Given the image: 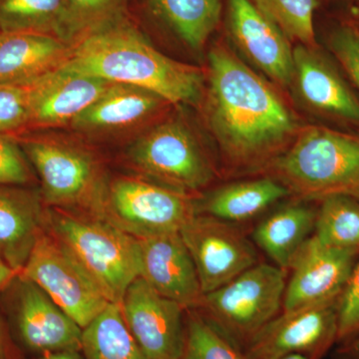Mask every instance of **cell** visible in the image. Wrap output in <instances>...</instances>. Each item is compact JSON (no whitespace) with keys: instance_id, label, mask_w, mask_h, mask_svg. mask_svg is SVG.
Masks as SVG:
<instances>
[{"instance_id":"1","label":"cell","mask_w":359,"mask_h":359,"mask_svg":"<svg viewBox=\"0 0 359 359\" xmlns=\"http://www.w3.org/2000/svg\"><path fill=\"white\" fill-rule=\"evenodd\" d=\"M205 118L228 169L266 170L297 133V120L269 82L223 44L209 53Z\"/></svg>"},{"instance_id":"2","label":"cell","mask_w":359,"mask_h":359,"mask_svg":"<svg viewBox=\"0 0 359 359\" xmlns=\"http://www.w3.org/2000/svg\"><path fill=\"white\" fill-rule=\"evenodd\" d=\"M63 66L149 90L168 103L196 104L204 93L203 71L156 49L127 16L71 45L69 58Z\"/></svg>"},{"instance_id":"3","label":"cell","mask_w":359,"mask_h":359,"mask_svg":"<svg viewBox=\"0 0 359 359\" xmlns=\"http://www.w3.org/2000/svg\"><path fill=\"white\" fill-rule=\"evenodd\" d=\"M290 195L304 202L359 194V136L325 126L297 132L266 169Z\"/></svg>"},{"instance_id":"4","label":"cell","mask_w":359,"mask_h":359,"mask_svg":"<svg viewBox=\"0 0 359 359\" xmlns=\"http://www.w3.org/2000/svg\"><path fill=\"white\" fill-rule=\"evenodd\" d=\"M46 229L76 257L108 302L120 304L140 276L138 238L105 219L48 207Z\"/></svg>"},{"instance_id":"5","label":"cell","mask_w":359,"mask_h":359,"mask_svg":"<svg viewBox=\"0 0 359 359\" xmlns=\"http://www.w3.org/2000/svg\"><path fill=\"white\" fill-rule=\"evenodd\" d=\"M18 140L39 175L45 205L100 218L108 182L91 153L73 142L50 136Z\"/></svg>"},{"instance_id":"6","label":"cell","mask_w":359,"mask_h":359,"mask_svg":"<svg viewBox=\"0 0 359 359\" xmlns=\"http://www.w3.org/2000/svg\"><path fill=\"white\" fill-rule=\"evenodd\" d=\"M287 271L259 263L203 295L198 311L241 351L283 311Z\"/></svg>"},{"instance_id":"7","label":"cell","mask_w":359,"mask_h":359,"mask_svg":"<svg viewBox=\"0 0 359 359\" xmlns=\"http://www.w3.org/2000/svg\"><path fill=\"white\" fill-rule=\"evenodd\" d=\"M190 194L151 180L120 177L108 182L101 219L136 238L179 233L195 216Z\"/></svg>"},{"instance_id":"8","label":"cell","mask_w":359,"mask_h":359,"mask_svg":"<svg viewBox=\"0 0 359 359\" xmlns=\"http://www.w3.org/2000/svg\"><path fill=\"white\" fill-rule=\"evenodd\" d=\"M130 162L149 180L190 194L210 185L216 168L182 120H168L138 139L128 152Z\"/></svg>"},{"instance_id":"9","label":"cell","mask_w":359,"mask_h":359,"mask_svg":"<svg viewBox=\"0 0 359 359\" xmlns=\"http://www.w3.org/2000/svg\"><path fill=\"white\" fill-rule=\"evenodd\" d=\"M83 330L109 302L66 245L47 229L20 271Z\"/></svg>"},{"instance_id":"10","label":"cell","mask_w":359,"mask_h":359,"mask_svg":"<svg viewBox=\"0 0 359 359\" xmlns=\"http://www.w3.org/2000/svg\"><path fill=\"white\" fill-rule=\"evenodd\" d=\"M179 233L192 257L203 294L261 263L256 245L238 224L196 214Z\"/></svg>"},{"instance_id":"11","label":"cell","mask_w":359,"mask_h":359,"mask_svg":"<svg viewBox=\"0 0 359 359\" xmlns=\"http://www.w3.org/2000/svg\"><path fill=\"white\" fill-rule=\"evenodd\" d=\"M337 301L282 311L245 347V358L276 359L292 354L325 358L337 344Z\"/></svg>"},{"instance_id":"12","label":"cell","mask_w":359,"mask_h":359,"mask_svg":"<svg viewBox=\"0 0 359 359\" xmlns=\"http://www.w3.org/2000/svg\"><path fill=\"white\" fill-rule=\"evenodd\" d=\"M120 306L146 358H180L185 339L184 306L158 294L140 276L129 285Z\"/></svg>"},{"instance_id":"13","label":"cell","mask_w":359,"mask_h":359,"mask_svg":"<svg viewBox=\"0 0 359 359\" xmlns=\"http://www.w3.org/2000/svg\"><path fill=\"white\" fill-rule=\"evenodd\" d=\"M358 257L356 250L327 247L311 236L290 264L283 311L339 299Z\"/></svg>"},{"instance_id":"14","label":"cell","mask_w":359,"mask_h":359,"mask_svg":"<svg viewBox=\"0 0 359 359\" xmlns=\"http://www.w3.org/2000/svg\"><path fill=\"white\" fill-rule=\"evenodd\" d=\"M13 325L21 346L37 356L81 351L82 328L39 285L18 273Z\"/></svg>"},{"instance_id":"15","label":"cell","mask_w":359,"mask_h":359,"mask_svg":"<svg viewBox=\"0 0 359 359\" xmlns=\"http://www.w3.org/2000/svg\"><path fill=\"white\" fill-rule=\"evenodd\" d=\"M233 43L264 74L283 87L294 81V49L289 37L250 0H228Z\"/></svg>"},{"instance_id":"16","label":"cell","mask_w":359,"mask_h":359,"mask_svg":"<svg viewBox=\"0 0 359 359\" xmlns=\"http://www.w3.org/2000/svg\"><path fill=\"white\" fill-rule=\"evenodd\" d=\"M114 82L61 66L25 87L28 128L69 125Z\"/></svg>"},{"instance_id":"17","label":"cell","mask_w":359,"mask_h":359,"mask_svg":"<svg viewBox=\"0 0 359 359\" xmlns=\"http://www.w3.org/2000/svg\"><path fill=\"white\" fill-rule=\"evenodd\" d=\"M140 278L186 309H197L203 292L190 252L180 233L138 238Z\"/></svg>"},{"instance_id":"18","label":"cell","mask_w":359,"mask_h":359,"mask_svg":"<svg viewBox=\"0 0 359 359\" xmlns=\"http://www.w3.org/2000/svg\"><path fill=\"white\" fill-rule=\"evenodd\" d=\"M294 83L311 109L359 124L358 97L316 47L299 44L294 49Z\"/></svg>"},{"instance_id":"19","label":"cell","mask_w":359,"mask_h":359,"mask_svg":"<svg viewBox=\"0 0 359 359\" xmlns=\"http://www.w3.org/2000/svg\"><path fill=\"white\" fill-rule=\"evenodd\" d=\"M71 45L53 35L0 32V84L27 86L68 60Z\"/></svg>"},{"instance_id":"20","label":"cell","mask_w":359,"mask_h":359,"mask_svg":"<svg viewBox=\"0 0 359 359\" xmlns=\"http://www.w3.org/2000/svg\"><path fill=\"white\" fill-rule=\"evenodd\" d=\"M43 203L41 194L0 186V257L18 273L46 229Z\"/></svg>"},{"instance_id":"21","label":"cell","mask_w":359,"mask_h":359,"mask_svg":"<svg viewBox=\"0 0 359 359\" xmlns=\"http://www.w3.org/2000/svg\"><path fill=\"white\" fill-rule=\"evenodd\" d=\"M166 103L165 99L149 90L113 83L75 118L70 126L85 133L120 131L141 124Z\"/></svg>"},{"instance_id":"22","label":"cell","mask_w":359,"mask_h":359,"mask_svg":"<svg viewBox=\"0 0 359 359\" xmlns=\"http://www.w3.org/2000/svg\"><path fill=\"white\" fill-rule=\"evenodd\" d=\"M290 196V191L280 182L264 177L222 186L197 198L195 212L238 224L256 218Z\"/></svg>"},{"instance_id":"23","label":"cell","mask_w":359,"mask_h":359,"mask_svg":"<svg viewBox=\"0 0 359 359\" xmlns=\"http://www.w3.org/2000/svg\"><path fill=\"white\" fill-rule=\"evenodd\" d=\"M316 212L304 201L283 205L257 224L252 242L273 264L289 273L295 255L313 235Z\"/></svg>"},{"instance_id":"24","label":"cell","mask_w":359,"mask_h":359,"mask_svg":"<svg viewBox=\"0 0 359 359\" xmlns=\"http://www.w3.org/2000/svg\"><path fill=\"white\" fill-rule=\"evenodd\" d=\"M148 6L189 48L199 52L221 20L223 0H148Z\"/></svg>"},{"instance_id":"25","label":"cell","mask_w":359,"mask_h":359,"mask_svg":"<svg viewBox=\"0 0 359 359\" xmlns=\"http://www.w3.org/2000/svg\"><path fill=\"white\" fill-rule=\"evenodd\" d=\"M84 359H148L130 332L120 304L109 302L82 330Z\"/></svg>"},{"instance_id":"26","label":"cell","mask_w":359,"mask_h":359,"mask_svg":"<svg viewBox=\"0 0 359 359\" xmlns=\"http://www.w3.org/2000/svg\"><path fill=\"white\" fill-rule=\"evenodd\" d=\"M313 236L327 247L359 252V200L337 195L320 201Z\"/></svg>"},{"instance_id":"27","label":"cell","mask_w":359,"mask_h":359,"mask_svg":"<svg viewBox=\"0 0 359 359\" xmlns=\"http://www.w3.org/2000/svg\"><path fill=\"white\" fill-rule=\"evenodd\" d=\"M128 0H62L58 39L76 43L96 30L126 18Z\"/></svg>"},{"instance_id":"28","label":"cell","mask_w":359,"mask_h":359,"mask_svg":"<svg viewBox=\"0 0 359 359\" xmlns=\"http://www.w3.org/2000/svg\"><path fill=\"white\" fill-rule=\"evenodd\" d=\"M62 0H0V32L58 37Z\"/></svg>"},{"instance_id":"29","label":"cell","mask_w":359,"mask_h":359,"mask_svg":"<svg viewBox=\"0 0 359 359\" xmlns=\"http://www.w3.org/2000/svg\"><path fill=\"white\" fill-rule=\"evenodd\" d=\"M273 21L290 40L316 47L313 16L320 0H250Z\"/></svg>"},{"instance_id":"30","label":"cell","mask_w":359,"mask_h":359,"mask_svg":"<svg viewBox=\"0 0 359 359\" xmlns=\"http://www.w3.org/2000/svg\"><path fill=\"white\" fill-rule=\"evenodd\" d=\"M179 359L245 358L197 309H186L185 339Z\"/></svg>"},{"instance_id":"31","label":"cell","mask_w":359,"mask_h":359,"mask_svg":"<svg viewBox=\"0 0 359 359\" xmlns=\"http://www.w3.org/2000/svg\"><path fill=\"white\" fill-rule=\"evenodd\" d=\"M337 344L359 337V257L337 301Z\"/></svg>"},{"instance_id":"32","label":"cell","mask_w":359,"mask_h":359,"mask_svg":"<svg viewBox=\"0 0 359 359\" xmlns=\"http://www.w3.org/2000/svg\"><path fill=\"white\" fill-rule=\"evenodd\" d=\"M30 166L18 139L0 133V186L29 183L32 179Z\"/></svg>"},{"instance_id":"33","label":"cell","mask_w":359,"mask_h":359,"mask_svg":"<svg viewBox=\"0 0 359 359\" xmlns=\"http://www.w3.org/2000/svg\"><path fill=\"white\" fill-rule=\"evenodd\" d=\"M28 127L25 87L0 84V133L11 134Z\"/></svg>"},{"instance_id":"34","label":"cell","mask_w":359,"mask_h":359,"mask_svg":"<svg viewBox=\"0 0 359 359\" xmlns=\"http://www.w3.org/2000/svg\"><path fill=\"white\" fill-rule=\"evenodd\" d=\"M330 50L351 81L359 89V29L353 25H340L330 34Z\"/></svg>"},{"instance_id":"35","label":"cell","mask_w":359,"mask_h":359,"mask_svg":"<svg viewBox=\"0 0 359 359\" xmlns=\"http://www.w3.org/2000/svg\"><path fill=\"white\" fill-rule=\"evenodd\" d=\"M0 359H20L8 330L0 318Z\"/></svg>"},{"instance_id":"36","label":"cell","mask_w":359,"mask_h":359,"mask_svg":"<svg viewBox=\"0 0 359 359\" xmlns=\"http://www.w3.org/2000/svg\"><path fill=\"white\" fill-rule=\"evenodd\" d=\"M334 359H359V337L339 344L334 353Z\"/></svg>"},{"instance_id":"37","label":"cell","mask_w":359,"mask_h":359,"mask_svg":"<svg viewBox=\"0 0 359 359\" xmlns=\"http://www.w3.org/2000/svg\"><path fill=\"white\" fill-rule=\"evenodd\" d=\"M18 273H20L18 271L11 268L4 262H1L0 263V292L13 282Z\"/></svg>"},{"instance_id":"38","label":"cell","mask_w":359,"mask_h":359,"mask_svg":"<svg viewBox=\"0 0 359 359\" xmlns=\"http://www.w3.org/2000/svg\"><path fill=\"white\" fill-rule=\"evenodd\" d=\"M32 359H84V358L81 351H65L43 354V355H39Z\"/></svg>"},{"instance_id":"39","label":"cell","mask_w":359,"mask_h":359,"mask_svg":"<svg viewBox=\"0 0 359 359\" xmlns=\"http://www.w3.org/2000/svg\"><path fill=\"white\" fill-rule=\"evenodd\" d=\"M276 359H306L302 355H297V354H292V355L283 356V358Z\"/></svg>"},{"instance_id":"40","label":"cell","mask_w":359,"mask_h":359,"mask_svg":"<svg viewBox=\"0 0 359 359\" xmlns=\"http://www.w3.org/2000/svg\"><path fill=\"white\" fill-rule=\"evenodd\" d=\"M355 198H358V199L359 200V194H358V195L355 196Z\"/></svg>"},{"instance_id":"41","label":"cell","mask_w":359,"mask_h":359,"mask_svg":"<svg viewBox=\"0 0 359 359\" xmlns=\"http://www.w3.org/2000/svg\"><path fill=\"white\" fill-rule=\"evenodd\" d=\"M1 262H4V261H2L1 257H0V263H1Z\"/></svg>"}]
</instances>
